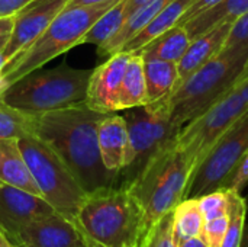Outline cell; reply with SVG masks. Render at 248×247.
Wrapping results in <instances>:
<instances>
[{
	"mask_svg": "<svg viewBox=\"0 0 248 247\" xmlns=\"http://www.w3.org/2000/svg\"><path fill=\"white\" fill-rule=\"evenodd\" d=\"M103 116L86 102L33 114V135L58 153L87 194L118 183V173L108 170L100 157L97 125Z\"/></svg>",
	"mask_w": 248,
	"mask_h": 247,
	"instance_id": "cell-1",
	"label": "cell"
},
{
	"mask_svg": "<svg viewBox=\"0 0 248 247\" xmlns=\"http://www.w3.org/2000/svg\"><path fill=\"white\" fill-rule=\"evenodd\" d=\"M195 169V160L176 138L157 151L126 186L144 213L142 237L154 223L185 199Z\"/></svg>",
	"mask_w": 248,
	"mask_h": 247,
	"instance_id": "cell-2",
	"label": "cell"
},
{
	"mask_svg": "<svg viewBox=\"0 0 248 247\" xmlns=\"http://www.w3.org/2000/svg\"><path fill=\"white\" fill-rule=\"evenodd\" d=\"M144 213L126 186H108L87 195L74 223L102 247H138Z\"/></svg>",
	"mask_w": 248,
	"mask_h": 247,
	"instance_id": "cell-3",
	"label": "cell"
},
{
	"mask_svg": "<svg viewBox=\"0 0 248 247\" xmlns=\"http://www.w3.org/2000/svg\"><path fill=\"white\" fill-rule=\"evenodd\" d=\"M247 61L248 44L221 49L163 99L171 121L183 128L202 115L238 82Z\"/></svg>",
	"mask_w": 248,
	"mask_h": 247,
	"instance_id": "cell-4",
	"label": "cell"
},
{
	"mask_svg": "<svg viewBox=\"0 0 248 247\" xmlns=\"http://www.w3.org/2000/svg\"><path fill=\"white\" fill-rule=\"evenodd\" d=\"M118 1L108 0L93 6L65 7L36 39L6 63L1 70L6 87L25 74L42 68L55 57L81 45L94 22Z\"/></svg>",
	"mask_w": 248,
	"mask_h": 247,
	"instance_id": "cell-5",
	"label": "cell"
},
{
	"mask_svg": "<svg viewBox=\"0 0 248 247\" xmlns=\"http://www.w3.org/2000/svg\"><path fill=\"white\" fill-rule=\"evenodd\" d=\"M90 74L92 70L74 68L67 63L49 70L38 68L12 83L1 99L32 114L62 109L86 100Z\"/></svg>",
	"mask_w": 248,
	"mask_h": 247,
	"instance_id": "cell-6",
	"label": "cell"
},
{
	"mask_svg": "<svg viewBox=\"0 0 248 247\" xmlns=\"http://www.w3.org/2000/svg\"><path fill=\"white\" fill-rule=\"evenodd\" d=\"M19 146L42 198L74 221L89 195L74 173L49 144L33 134L19 138Z\"/></svg>",
	"mask_w": 248,
	"mask_h": 247,
	"instance_id": "cell-7",
	"label": "cell"
},
{
	"mask_svg": "<svg viewBox=\"0 0 248 247\" xmlns=\"http://www.w3.org/2000/svg\"><path fill=\"white\" fill-rule=\"evenodd\" d=\"M124 118L129 134V162L119 172L116 186H128L147 162L174 141L182 130L171 121L163 100L126 109Z\"/></svg>",
	"mask_w": 248,
	"mask_h": 247,
	"instance_id": "cell-8",
	"label": "cell"
},
{
	"mask_svg": "<svg viewBox=\"0 0 248 247\" xmlns=\"http://www.w3.org/2000/svg\"><path fill=\"white\" fill-rule=\"evenodd\" d=\"M248 112V77L230 87L202 115L180 130L177 143L195 160L196 167L212 144Z\"/></svg>",
	"mask_w": 248,
	"mask_h": 247,
	"instance_id": "cell-9",
	"label": "cell"
},
{
	"mask_svg": "<svg viewBox=\"0 0 248 247\" xmlns=\"http://www.w3.org/2000/svg\"><path fill=\"white\" fill-rule=\"evenodd\" d=\"M248 148V112L230 127L206 151L195 169L185 198H199L217 189Z\"/></svg>",
	"mask_w": 248,
	"mask_h": 247,
	"instance_id": "cell-10",
	"label": "cell"
},
{
	"mask_svg": "<svg viewBox=\"0 0 248 247\" xmlns=\"http://www.w3.org/2000/svg\"><path fill=\"white\" fill-rule=\"evenodd\" d=\"M17 247H84V236L77 224L52 213L46 217L20 226L13 234Z\"/></svg>",
	"mask_w": 248,
	"mask_h": 247,
	"instance_id": "cell-11",
	"label": "cell"
},
{
	"mask_svg": "<svg viewBox=\"0 0 248 247\" xmlns=\"http://www.w3.org/2000/svg\"><path fill=\"white\" fill-rule=\"evenodd\" d=\"M129 57V52L118 51L92 70L84 100L90 109L100 114L119 111V93Z\"/></svg>",
	"mask_w": 248,
	"mask_h": 247,
	"instance_id": "cell-12",
	"label": "cell"
},
{
	"mask_svg": "<svg viewBox=\"0 0 248 247\" xmlns=\"http://www.w3.org/2000/svg\"><path fill=\"white\" fill-rule=\"evenodd\" d=\"M70 0H33L15 15L12 38L3 51L9 61L33 39H36L48 25L67 7Z\"/></svg>",
	"mask_w": 248,
	"mask_h": 247,
	"instance_id": "cell-13",
	"label": "cell"
},
{
	"mask_svg": "<svg viewBox=\"0 0 248 247\" xmlns=\"http://www.w3.org/2000/svg\"><path fill=\"white\" fill-rule=\"evenodd\" d=\"M57 213L42 197L0 181V226L12 236L20 226Z\"/></svg>",
	"mask_w": 248,
	"mask_h": 247,
	"instance_id": "cell-14",
	"label": "cell"
},
{
	"mask_svg": "<svg viewBox=\"0 0 248 247\" xmlns=\"http://www.w3.org/2000/svg\"><path fill=\"white\" fill-rule=\"evenodd\" d=\"M97 141L105 167L119 175L129 162V134L124 115L105 114L97 125Z\"/></svg>",
	"mask_w": 248,
	"mask_h": 247,
	"instance_id": "cell-15",
	"label": "cell"
},
{
	"mask_svg": "<svg viewBox=\"0 0 248 247\" xmlns=\"http://www.w3.org/2000/svg\"><path fill=\"white\" fill-rule=\"evenodd\" d=\"M231 25L232 23L230 22H219L214 28L192 38L185 55L177 63V70H179L177 86L182 82H185L190 74H193L198 68H201L203 64L212 60L217 54L221 52L230 35Z\"/></svg>",
	"mask_w": 248,
	"mask_h": 247,
	"instance_id": "cell-16",
	"label": "cell"
},
{
	"mask_svg": "<svg viewBox=\"0 0 248 247\" xmlns=\"http://www.w3.org/2000/svg\"><path fill=\"white\" fill-rule=\"evenodd\" d=\"M0 181L42 197L31 175L17 138H0Z\"/></svg>",
	"mask_w": 248,
	"mask_h": 247,
	"instance_id": "cell-17",
	"label": "cell"
},
{
	"mask_svg": "<svg viewBox=\"0 0 248 247\" xmlns=\"http://www.w3.org/2000/svg\"><path fill=\"white\" fill-rule=\"evenodd\" d=\"M193 1L195 0H171L141 32H138L135 36H132L121 48V51H125L129 54L137 52L144 45H147L151 39L157 38L167 29H170L176 25H180L185 13L187 12V9L192 6Z\"/></svg>",
	"mask_w": 248,
	"mask_h": 247,
	"instance_id": "cell-18",
	"label": "cell"
},
{
	"mask_svg": "<svg viewBox=\"0 0 248 247\" xmlns=\"http://www.w3.org/2000/svg\"><path fill=\"white\" fill-rule=\"evenodd\" d=\"M142 61L148 103H155L166 99L179 83L177 63L151 57H142Z\"/></svg>",
	"mask_w": 248,
	"mask_h": 247,
	"instance_id": "cell-19",
	"label": "cell"
},
{
	"mask_svg": "<svg viewBox=\"0 0 248 247\" xmlns=\"http://www.w3.org/2000/svg\"><path fill=\"white\" fill-rule=\"evenodd\" d=\"M170 1L171 0H150L144 6L137 9L131 16H128V19L122 25V28L112 36V39L99 48V52L112 55V54L121 51V48L132 36H135L138 32H141Z\"/></svg>",
	"mask_w": 248,
	"mask_h": 247,
	"instance_id": "cell-20",
	"label": "cell"
},
{
	"mask_svg": "<svg viewBox=\"0 0 248 247\" xmlns=\"http://www.w3.org/2000/svg\"><path fill=\"white\" fill-rule=\"evenodd\" d=\"M192 38L183 25H176L157 38L151 39L147 45L132 54H140L142 57L160 58L166 61L179 63L185 55Z\"/></svg>",
	"mask_w": 248,
	"mask_h": 247,
	"instance_id": "cell-21",
	"label": "cell"
},
{
	"mask_svg": "<svg viewBox=\"0 0 248 247\" xmlns=\"http://www.w3.org/2000/svg\"><path fill=\"white\" fill-rule=\"evenodd\" d=\"M148 105L144 61L140 54H131L119 93V111Z\"/></svg>",
	"mask_w": 248,
	"mask_h": 247,
	"instance_id": "cell-22",
	"label": "cell"
},
{
	"mask_svg": "<svg viewBox=\"0 0 248 247\" xmlns=\"http://www.w3.org/2000/svg\"><path fill=\"white\" fill-rule=\"evenodd\" d=\"M248 12V0H224L218 6L189 19L183 23L187 29L190 38H195L205 31L214 28L219 22H230L232 23L235 19L243 16Z\"/></svg>",
	"mask_w": 248,
	"mask_h": 247,
	"instance_id": "cell-23",
	"label": "cell"
},
{
	"mask_svg": "<svg viewBox=\"0 0 248 247\" xmlns=\"http://www.w3.org/2000/svg\"><path fill=\"white\" fill-rule=\"evenodd\" d=\"M173 215H174V237L177 243L189 237L202 236L205 217L201 211L198 198H185L183 201H180L174 207Z\"/></svg>",
	"mask_w": 248,
	"mask_h": 247,
	"instance_id": "cell-24",
	"label": "cell"
},
{
	"mask_svg": "<svg viewBox=\"0 0 248 247\" xmlns=\"http://www.w3.org/2000/svg\"><path fill=\"white\" fill-rule=\"evenodd\" d=\"M125 6L126 0H119L116 4H113L105 15H102L94 22V25L83 38L81 44H94L100 48L108 41H110L112 36L122 28L124 22L126 20Z\"/></svg>",
	"mask_w": 248,
	"mask_h": 247,
	"instance_id": "cell-25",
	"label": "cell"
},
{
	"mask_svg": "<svg viewBox=\"0 0 248 247\" xmlns=\"http://www.w3.org/2000/svg\"><path fill=\"white\" fill-rule=\"evenodd\" d=\"M33 114L10 106L0 98V138H22L32 131Z\"/></svg>",
	"mask_w": 248,
	"mask_h": 247,
	"instance_id": "cell-26",
	"label": "cell"
},
{
	"mask_svg": "<svg viewBox=\"0 0 248 247\" xmlns=\"http://www.w3.org/2000/svg\"><path fill=\"white\" fill-rule=\"evenodd\" d=\"M228 192V215L230 223L221 247H240L244 229H246V214L247 202L240 192L225 189Z\"/></svg>",
	"mask_w": 248,
	"mask_h": 247,
	"instance_id": "cell-27",
	"label": "cell"
},
{
	"mask_svg": "<svg viewBox=\"0 0 248 247\" xmlns=\"http://www.w3.org/2000/svg\"><path fill=\"white\" fill-rule=\"evenodd\" d=\"M138 247H177L174 237L173 210L151 226V229L141 239Z\"/></svg>",
	"mask_w": 248,
	"mask_h": 247,
	"instance_id": "cell-28",
	"label": "cell"
},
{
	"mask_svg": "<svg viewBox=\"0 0 248 247\" xmlns=\"http://www.w3.org/2000/svg\"><path fill=\"white\" fill-rule=\"evenodd\" d=\"M201 211L206 220H212L228 214V192L225 189H217L198 198Z\"/></svg>",
	"mask_w": 248,
	"mask_h": 247,
	"instance_id": "cell-29",
	"label": "cell"
},
{
	"mask_svg": "<svg viewBox=\"0 0 248 247\" xmlns=\"http://www.w3.org/2000/svg\"><path fill=\"white\" fill-rule=\"evenodd\" d=\"M228 223H230L228 214L205 221L202 237L205 239L208 246L221 247L224 237H225V233H227V229H228Z\"/></svg>",
	"mask_w": 248,
	"mask_h": 247,
	"instance_id": "cell-30",
	"label": "cell"
},
{
	"mask_svg": "<svg viewBox=\"0 0 248 247\" xmlns=\"http://www.w3.org/2000/svg\"><path fill=\"white\" fill-rule=\"evenodd\" d=\"M248 183V148L247 151L241 156L237 166L232 169V172L227 176L224 183L221 185V189H230L240 192L246 188Z\"/></svg>",
	"mask_w": 248,
	"mask_h": 247,
	"instance_id": "cell-31",
	"label": "cell"
},
{
	"mask_svg": "<svg viewBox=\"0 0 248 247\" xmlns=\"http://www.w3.org/2000/svg\"><path fill=\"white\" fill-rule=\"evenodd\" d=\"M243 44H248V12L232 22L231 31H230V35L227 38L224 48H232V47L243 45Z\"/></svg>",
	"mask_w": 248,
	"mask_h": 247,
	"instance_id": "cell-32",
	"label": "cell"
},
{
	"mask_svg": "<svg viewBox=\"0 0 248 247\" xmlns=\"http://www.w3.org/2000/svg\"><path fill=\"white\" fill-rule=\"evenodd\" d=\"M222 1H224V0H195V1L192 3V6L187 9V12L185 13V16H183L180 25H183V23L187 22L189 19H192V17H195V16H198V15H201V13H203V12H206V10H209V9H212V7H215V6H218V4L222 3Z\"/></svg>",
	"mask_w": 248,
	"mask_h": 247,
	"instance_id": "cell-33",
	"label": "cell"
},
{
	"mask_svg": "<svg viewBox=\"0 0 248 247\" xmlns=\"http://www.w3.org/2000/svg\"><path fill=\"white\" fill-rule=\"evenodd\" d=\"M13 26H15V15L0 17V54H3L12 38Z\"/></svg>",
	"mask_w": 248,
	"mask_h": 247,
	"instance_id": "cell-34",
	"label": "cell"
},
{
	"mask_svg": "<svg viewBox=\"0 0 248 247\" xmlns=\"http://www.w3.org/2000/svg\"><path fill=\"white\" fill-rule=\"evenodd\" d=\"M33 0H0V17L13 16Z\"/></svg>",
	"mask_w": 248,
	"mask_h": 247,
	"instance_id": "cell-35",
	"label": "cell"
},
{
	"mask_svg": "<svg viewBox=\"0 0 248 247\" xmlns=\"http://www.w3.org/2000/svg\"><path fill=\"white\" fill-rule=\"evenodd\" d=\"M177 247H209L206 245L205 239L202 236H198V237H189V239H185V240H180L177 243Z\"/></svg>",
	"mask_w": 248,
	"mask_h": 247,
	"instance_id": "cell-36",
	"label": "cell"
},
{
	"mask_svg": "<svg viewBox=\"0 0 248 247\" xmlns=\"http://www.w3.org/2000/svg\"><path fill=\"white\" fill-rule=\"evenodd\" d=\"M150 0H126V6H125V13H126V19L128 16H131L137 9H140L141 6H144L145 3H148Z\"/></svg>",
	"mask_w": 248,
	"mask_h": 247,
	"instance_id": "cell-37",
	"label": "cell"
},
{
	"mask_svg": "<svg viewBox=\"0 0 248 247\" xmlns=\"http://www.w3.org/2000/svg\"><path fill=\"white\" fill-rule=\"evenodd\" d=\"M0 247H17V245L13 242L12 236L9 234V231H6L1 226H0Z\"/></svg>",
	"mask_w": 248,
	"mask_h": 247,
	"instance_id": "cell-38",
	"label": "cell"
},
{
	"mask_svg": "<svg viewBox=\"0 0 248 247\" xmlns=\"http://www.w3.org/2000/svg\"><path fill=\"white\" fill-rule=\"evenodd\" d=\"M108 0H70L67 7H77V6H93V4H99Z\"/></svg>",
	"mask_w": 248,
	"mask_h": 247,
	"instance_id": "cell-39",
	"label": "cell"
},
{
	"mask_svg": "<svg viewBox=\"0 0 248 247\" xmlns=\"http://www.w3.org/2000/svg\"><path fill=\"white\" fill-rule=\"evenodd\" d=\"M6 63H7V60L3 57V54H0V98H1V95H3V92L7 89L6 84H4V82H3V76H1V70H3V67L6 66Z\"/></svg>",
	"mask_w": 248,
	"mask_h": 247,
	"instance_id": "cell-40",
	"label": "cell"
},
{
	"mask_svg": "<svg viewBox=\"0 0 248 247\" xmlns=\"http://www.w3.org/2000/svg\"><path fill=\"white\" fill-rule=\"evenodd\" d=\"M240 247H248V226H246V229H244V234H243V240H241Z\"/></svg>",
	"mask_w": 248,
	"mask_h": 247,
	"instance_id": "cell-41",
	"label": "cell"
},
{
	"mask_svg": "<svg viewBox=\"0 0 248 247\" xmlns=\"http://www.w3.org/2000/svg\"><path fill=\"white\" fill-rule=\"evenodd\" d=\"M84 236V234H83ZM84 243H86V247H102V246H99L97 243H94L93 240H90L89 237H86L84 236Z\"/></svg>",
	"mask_w": 248,
	"mask_h": 247,
	"instance_id": "cell-42",
	"label": "cell"
},
{
	"mask_svg": "<svg viewBox=\"0 0 248 247\" xmlns=\"http://www.w3.org/2000/svg\"><path fill=\"white\" fill-rule=\"evenodd\" d=\"M246 77H248V61L247 64H246V67H244V70H243V73L240 74V79H238V82H241L243 79H246ZM237 82V83H238Z\"/></svg>",
	"mask_w": 248,
	"mask_h": 247,
	"instance_id": "cell-43",
	"label": "cell"
},
{
	"mask_svg": "<svg viewBox=\"0 0 248 247\" xmlns=\"http://www.w3.org/2000/svg\"><path fill=\"white\" fill-rule=\"evenodd\" d=\"M84 247H86V246H84Z\"/></svg>",
	"mask_w": 248,
	"mask_h": 247,
	"instance_id": "cell-44",
	"label": "cell"
}]
</instances>
